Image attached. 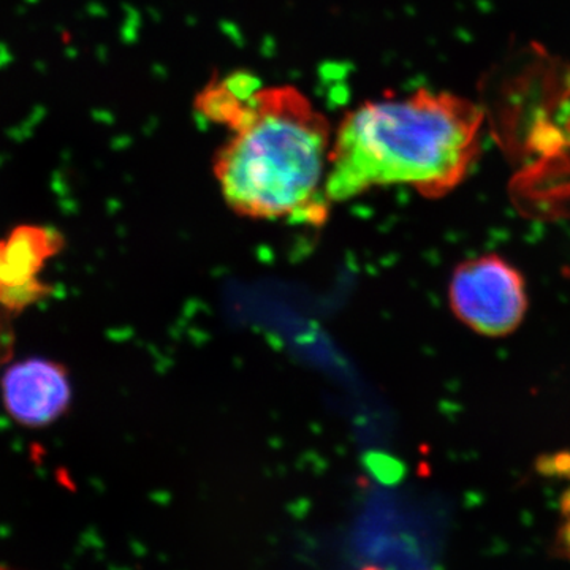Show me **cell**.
<instances>
[{
  "label": "cell",
  "mask_w": 570,
  "mask_h": 570,
  "mask_svg": "<svg viewBox=\"0 0 570 570\" xmlns=\"http://www.w3.org/2000/svg\"><path fill=\"white\" fill-rule=\"evenodd\" d=\"M50 294V285L40 283L36 277L17 285L0 284V305L13 313H20Z\"/></svg>",
  "instance_id": "6"
},
{
  "label": "cell",
  "mask_w": 570,
  "mask_h": 570,
  "mask_svg": "<svg viewBox=\"0 0 570 570\" xmlns=\"http://www.w3.org/2000/svg\"><path fill=\"white\" fill-rule=\"evenodd\" d=\"M482 118L474 104L426 89L358 105L333 132L326 197L337 204L400 184L442 197L474 164Z\"/></svg>",
  "instance_id": "2"
},
{
  "label": "cell",
  "mask_w": 570,
  "mask_h": 570,
  "mask_svg": "<svg viewBox=\"0 0 570 570\" xmlns=\"http://www.w3.org/2000/svg\"><path fill=\"white\" fill-rule=\"evenodd\" d=\"M63 238L55 228L20 225L0 242V284L17 285L36 277L45 261L62 249Z\"/></svg>",
  "instance_id": "5"
},
{
  "label": "cell",
  "mask_w": 570,
  "mask_h": 570,
  "mask_svg": "<svg viewBox=\"0 0 570 570\" xmlns=\"http://www.w3.org/2000/svg\"><path fill=\"white\" fill-rule=\"evenodd\" d=\"M206 121L227 130L214 157L225 204L239 216L324 223L333 132L295 86H264L247 71L214 78L195 99Z\"/></svg>",
  "instance_id": "1"
},
{
  "label": "cell",
  "mask_w": 570,
  "mask_h": 570,
  "mask_svg": "<svg viewBox=\"0 0 570 570\" xmlns=\"http://www.w3.org/2000/svg\"><path fill=\"white\" fill-rule=\"evenodd\" d=\"M561 510L564 515H570V490L566 491L564 497L561 499Z\"/></svg>",
  "instance_id": "9"
},
{
  "label": "cell",
  "mask_w": 570,
  "mask_h": 570,
  "mask_svg": "<svg viewBox=\"0 0 570 570\" xmlns=\"http://www.w3.org/2000/svg\"><path fill=\"white\" fill-rule=\"evenodd\" d=\"M538 471L547 478L570 479V450L542 456L538 461Z\"/></svg>",
  "instance_id": "7"
},
{
  "label": "cell",
  "mask_w": 570,
  "mask_h": 570,
  "mask_svg": "<svg viewBox=\"0 0 570 570\" xmlns=\"http://www.w3.org/2000/svg\"><path fill=\"white\" fill-rule=\"evenodd\" d=\"M3 403L22 425L43 426L61 417L70 404L66 370L43 358L17 363L2 377Z\"/></svg>",
  "instance_id": "4"
},
{
  "label": "cell",
  "mask_w": 570,
  "mask_h": 570,
  "mask_svg": "<svg viewBox=\"0 0 570 570\" xmlns=\"http://www.w3.org/2000/svg\"><path fill=\"white\" fill-rule=\"evenodd\" d=\"M450 307L479 335H512L528 311L527 283L515 266L497 254L456 266L449 287Z\"/></svg>",
  "instance_id": "3"
},
{
  "label": "cell",
  "mask_w": 570,
  "mask_h": 570,
  "mask_svg": "<svg viewBox=\"0 0 570 570\" xmlns=\"http://www.w3.org/2000/svg\"><path fill=\"white\" fill-rule=\"evenodd\" d=\"M554 546H557L558 554L570 560V515L561 524L560 530H558L557 543Z\"/></svg>",
  "instance_id": "8"
}]
</instances>
